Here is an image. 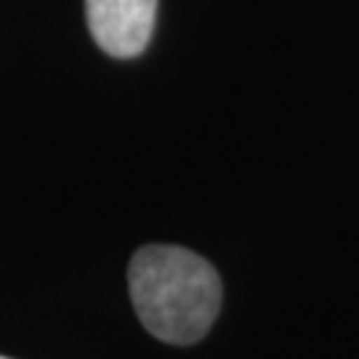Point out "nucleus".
<instances>
[{
	"mask_svg": "<svg viewBox=\"0 0 359 359\" xmlns=\"http://www.w3.org/2000/svg\"><path fill=\"white\" fill-rule=\"evenodd\" d=\"M130 301L160 341L189 346L205 338L221 311V280L203 256L176 245H147L128 266Z\"/></svg>",
	"mask_w": 359,
	"mask_h": 359,
	"instance_id": "nucleus-1",
	"label": "nucleus"
},
{
	"mask_svg": "<svg viewBox=\"0 0 359 359\" xmlns=\"http://www.w3.org/2000/svg\"><path fill=\"white\" fill-rule=\"evenodd\" d=\"M0 359H11V357H0Z\"/></svg>",
	"mask_w": 359,
	"mask_h": 359,
	"instance_id": "nucleus-3",
	"label": "nucleus"
},
{
	"mask_svg": "<svg viewBox=\"0 0 359 359\" xmlns=\"http://www.w3.org/2000/svg\"><path fill=\"white\" fill-rule=\"evenodd\" d=\"M157 0H86L93 43L115 59L144 53L154 32Z\"/></svg>",
	"mask_w": 359,
	"mask_h": 359,
	"instance_id": "nucleus-2",
	"label": "nucleus"
}]
</instances>
